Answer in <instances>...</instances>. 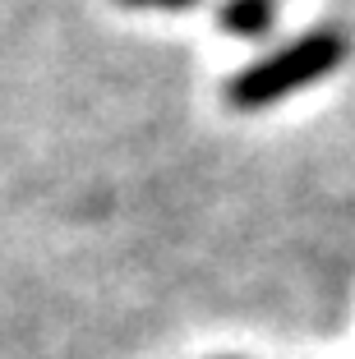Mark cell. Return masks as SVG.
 I'll list each match as a JSON object with an SVG mask.
<instances>
[{
	"instance_id": "1",
	"label": "cell",
	"mask_w": 355,
	"mask_h": 359,
	"mask_svg": "<svg viewBox=\"0 0 355 359\" xmlns=\"http://www.w3.org/2000/svg\"><path fill=\"white\" fill-rule=\"evenodd\" d=\"M346 51H351V42H346L342 28H314L304 37H295V42H286L282 51L245 65L240 74L226 83V102L240 106V111L272 106L282 97L300 93V88L318 83L323 74H333L337 65L346 60Z\"/></svg>"
},
{
	"instance_id": "3",
	"label": "cell",
	"mask_w": 355,
	"mask_h": 359,
	"mask_svg": "<svg viewBox=\"0 0 355 359\" xmlns=\"http://www.w3.org/2000/svg\"><path fill=\"white\" fill-rule=\"evenodd\" d=\"M134 10H194L199 0H125Z\"/></svg>"
},
{
	"instance_id": "2",
	"label": "cell",
	"mask_w": 355,
	"mask_h": 359,
	"mask_svg": "<svg viewBox=\"0 0 355 359\" xmlns=\"http://www.w3.org/2000/svg\"><path fill=\"white\" fill-rule=\"evenodd\" d=\"M217 23L235 37H263L277 23V5L272 0H226L217 10Z\"/></svg>"
}]
</instances>
